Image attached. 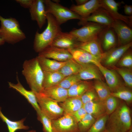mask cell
Listing matches in <instances>:
<instances>
[{
    "label": "cell",
    "mask_w": 132,
    "mask_h": 132,
    "mask_svg": "<svg viewBox=\"0 0 132 132\" xmlns=\"http://www.w3.org/2000/svg\"><path fill=\"white\" fill-rule=\"evenodd\" d=\"M132 128L130 109L125 102H120L109 116L105 129L108 132H127Z\"/></svg>",
    "instance_id": "6da1fadb"
},
{
    "label": "cell",
    "mask_w": 132,
    "mask_h": 132,
    "mask_svg": "<svg viewBox=\"0 0 132 132\" xmlns=\"http://www.w3.org/2000/svg\"><path fill=\"white\" fill-rule=\"evenodd\" d=\"M22 74L31 90L41 93L43 90L44 72L36 58L26 60L22 65Z\"/></svg>",
    "instance_id": "7a4b0ae2"
},
{
    "label": "cell",
    "mask_w": 132,
    "mask_h": 132,
    "mask_svg": "<svg viewBox=\"0 0 132 132\" xmlns=\"http://www.w3.org/2000/svg\"><path fill=\"white\" fill-rule=\"evenodd\" d=\"M46 20L47 24L45 29L40 33L37 31L35 35L33 47L37 53L50 46L57 34L61 31L60 25L52 14L47 13Z\"/></svg>",
    "instance_id": "3957f363"
},
{
    "label": "cell",
    "mask_w": 132,
    "mask_h": 132,
    "mask_svg": "<svg viewBox=\"0 0 132 132\" xmlns=\"http://www.w3.org/2000/svg\"><path fill=\"white\" fill-rule=\"evenodd\" d=\"M0 36L5 42L14 44L26 38L25 35L16 19L5 18L0 15Z\"/></svg>",
    "instance_id": "277c9868"
},
{
    "label": "cell",
    "mask_w": 132,
    "mask_h": 132,
    "mask_svg": "<svg viewBox=\"0 0 132 132\" xmlns=\"http://www.w3.org/2000/svg\"><path fill=\"white\" fill-rule=\"evenodd\" d=\"M47 13L52 14L60 25L68 21L73 19L80 20L81 17L59 3H55L50 0H44Z\"/></svg>",
    "instance_id": "5b68a950"
},
{
    "label": "cell",
    "mask_w": 132,
    "mask_h": 132,
    "mask_svg": "<svg viewBox=\"0 0 132 132\" xmlns=\"http://www.w3.org/2000/svg\"><path fill=\"white\" fill-rule=\"evenodd\" d=\"M34 92L41 112L51 120H56L63 115V110L58 102L42 93Z\"/></svg>",
    "instance_id": "8992f818"
},
{
    "label": "cell",
    "mask_w": 132,
    "mask_h": 132,
    "mask_svg": "<svg viewBox=\"0 0 132 132\" xmlns=\"http://www.w3.org/2000/svg\"><path fill=\"white\" fill-rule=\"evenodd\" d=\"M82 25L81 28L73 29L69 32L80 43L98 38L100 33L107 27L92 22H86Z\"/></svg>",
    "instance_id": "52a82bcc"
},
{
    "label": "cell",
    "mask_w": 132,
    "mask_h": 132,
    "mask_svg": "<svg viewBox=\"0 0 132 132\" xmlns=\"http://www.w3.org/2000/svg\"><path fill=\"white\" fill-rule=\"evenodd\" d=\"M55 132H79L78 122L71 115L64 114L59 118L52 121Z\"/></svg>",
    "instance_id": "ba28073f"
},
{
    "label": "cell",
    "mask_w": 132,
    "mask_h": 132,
    "mask_svg": "<svg viewBox=\"0 0 132 132\" xmlns=\"http://www.w3.org/2000/svg\"><path fill=\"white\" fill-rule=\"evenodd\" d=\"M110 27L116 34L118 46L132 42V29L125 23L120 20H115Z\"/></svg>",
    "instance_id": "9c48e42d"
},
{
    "label": "cell",
    "mask_w": 132,
    "mask_h": 132,
    "mask_svg": "<svg viewBox=\"0 0 132 132\" xmlns=\"http://www.w3.org/2000/svg\"><path fill=\"white\" fill-rule=\"evenodd\" d=\"M132 42L127 44L114 48L104 52L101 62L107 66L113 67L124 54L132 46Z\"/></svg>",
    "instance_id": "30bf717a"
},
{
    "label": "cell",
    "mask_w": 132,
    "mask_h": 132,
    "mask_svg": "<svg viewBox=\"0 0 132 132\" xmlns=\"http://www.w3.org/2000/svg\"><path fill=\"white\" fill-rule=\"evenodd\" d=\"M101 7L107 11L115 20L121 21L132 28V16L123 15L118 11V7L121 2L114 0H100Z\"/></svg>",
    "instance_id": "8fae6325"
},
{
    "label": "cell",
    "mask_w": 132,
    "mask_h": 132,
    "mask_svg": "<svg viewBox=\"0 0 132 132\" xmlns=\"http://www.w3.org/2000/svg\"><path fill=\"white\" fill-rule=\"evenodd\" d=\"M115 20L107 11L101 7L88 17L82 18L78 24L82 25L86 22H92L110 27Z\"/></svg>",
    "instance_id": "7c38bea8"
},
{
    "label": "cell",
    "mask_w": 132,
    "mask_h": 132,
    "mask_svg": "<svg viewBox=\"0 0 132 132\" xmlns=\"http://www.w3.org/2000/svg\"><path fill=\"white\" fill-rule=\"evenodd\" d=\"M80 42L69 32H60L50 46L68 49L78 48Z\"/></svg>",
    "instance_id": "4fadbf2b"
},
{
    "label": "cell",
    "mask_w": 132,
    "mask_h": 132,
    "mask_svg": "<svg viewBox=\"0 0 132 132\" xmlns=\"http://www.w3.org/2000/svg\"><path fill=\"white\" fill-rule=\"evenodd\" d=\"M29 9L31 19L36 21L39 28L41 29L45 23L47 13L44 0H33Z\"/></svg>",
    "instance_id": "5bb4252c"
},
{
    "label": "cell",
    "mask_w": 132,
    "mask_h": 132,
    "mask_svg": "<svg viewBox=\"0 0 132 132\" xmlns=\"http://www.w3.org/2000/svg\"><path fill=\"white\" fill-rule=\"evenodd\" d=\"M38 56L59 62L67 61L73 58L67 49L49 46L39 53Z\"/></svg>",
    "instance_id": "9a60e30c"
},
{
    "label": "cell",
    "mask_w": 132,
    "mask_h": 132,
    "mask_svg": "<svg viewBox=\"0 0 132 132\" xmlns=\"http://www.w3.org/2000/svg\"><path fill=\"white\" fill-rule=\"evenodd\" d=\"M67 50L73 59L81 65L92 64L97 66L101 64L100 58L93 55L82 49L76 48Z\"/></svg>",
    "instance_id": "2e32d148"
},
{
    "label": "cell",
    "mask_w": 132,
    "mask_h": 132,
    "mask_svg": "<svg viewBox=\"0 0 132 132\" xmlns=\"http://www.w3.org/2000/svg\"><path fill=\"white\" fill-rule=\"evenodd\" d=\"M16 77L17 83L9 82V87L15 90L24 96L36 111L37 114H39L41 111L35 93L32 90L29 91L25 89L20 82L17 75Z\"/></svg>",
    "instance_id": "e0dca14e"
},
{
    "label": "cell",
    "mask_w": 132,
    "mask_h": 132,
    "mask_svg": "<svg viewBox=\"0 0 132 132\" xmlns=\"http://www.w3.org/2000/svg\"><path fill=\"white\" fill-rule=\"evenodd\" d=\"M100 7V0H90L80 5L72 4L70 9L83 18L88 17Z\"/></svg>",
    "instance_id": "ac0fdd59"
},
{
    "label": "cell",
    "mask_w": 132,
    "mask_h": 132,
    "mask_svg": "<svg viewBox=\"0 0 132 132\" xmlns=\"http://www.w3.org/2000/svg\"><path fill=\"white\" fill-rule=\"evenodd\" d=\"M99 39L103 49L106 51L114 48L117 44L116 34L111 27H106L99 36Z\"/></svg>",
    "instance_id": "d6986e66"
},
{
    "label": "cell",
    "mask_w": 132,
    "mask_h": 132,
    "mask_svg": "<svg viewBox=\"0 0 132 132\" xmlns=\"http://www.w3.org/2000/svg\"><path fill=\"white\" fill-rule=\"evenodd\" d=\"M81 65V69L78 73L81 80L92 79L102 80L101 73L95 65L88 64Z\"/></svg>",
    "instance_id": "ffe728a7"
},
{
    "label": "cell",
    "mask_w": 132,
    "mask_h": 132,
    "mask_svg": "<svg viewBox=\"0 0 132 132\" xmlns=\"http://www.w3.org/2000/svg\"><path fill=\"white\" fill-rule=\"evenodd\" d=\"M87 113L96 119L106 114L104 101L98 99L83 104Z\"/></svg>",
    "instance_id": "44dd1931"
},
{
    "label": "cell",
    "mask_w": 132,
    "mask_h": 132,
    "mask_svg": "<svg viewBox=\"0 0 132 132\" xmlns=\"http://www.w3.org/2000/svg\"><path fill=\"white\" fill-rule=\"evenodd\" d=\"M97 66L105 77L111 92L122 85L117 74L113 71L107 69L101 64Z\"/></svg>",
    "instance_id": "7402d4cb"
},
{
    "label": "cell",
    "mask_w": 132,
    "mask_h": 132,
    "mask_svg": "<svg viewBox=\"0 0 132 132\" xmlns=\"http://www.w3.org/2000/svg\"><path fill=\"white\" fill-rule=\"evenodd\" d=\"M58 102H62L68 98V89L58 85L44 88L41 92Z\"/></svg>",
    "instance_id": "603a6c76"
},
{
    "label": "cell",
    "mask_w": 132,
    "mask_h": 132,
    "mask_svg": "<svg viewBox=\"0 0 132 132\" xmlns=\"http://www.w3.org/2000/svg\"><path fill=\"white\" fill-rule=\"evenodd\" d=\"M78 48L101 58L104 53L102 49L101 43L98 38L85 42L80 43Z\"/></svg>",
    "instance_id": "cb8c5ba5"
},
{
    "label": "cell",
    "mask_w": 132,
    "mask_h": 132,
    "mask_svg": "<svg viewBox=\"0 0 132 132\" xmlns=\"http://www.w3.org/2000/svg\"><path fill=\"white\" fill-rule=\"evenodd\" d=\"M36 58L43 71L47 72L58 71L66 61L59 62L38 55Z\"/></svg>",
    "instance_id": "d4e9b609"
},
{
    "label": "cell",
    "mask_w": 132,
    "mask_h": 132,
    "mask_svg": "<svg viewBox=\"0 0 132 132\" xmlns=\"http://www.w3.org/2000/svg\"><path fill=\"white\" fill-rule=\"evenodd\" d=\"M64 114H72L83 107V104L80 97L68 98L59 105Z\"/></svg>",
    "instance_id": "484cf974"
},
{
    "label": "cell",
    "mask_w": 132,
    "mask_h": 132,
    "mask_svg": "<svg viewBox=\"0 0 132 132\" xmlns=\"http://www.w3.org/2000/svg\"><path fill=\"white\" fill-rule=\"evenodd\" d=\"M93 87V84L91 82L81 80L68 89V97H80L85 93Z\"/></svg>",
    "instance_id": "4316f807"
},
{
    "label": "cell",
    "mask_w": 132,
    "mask_h": 132,
    "mask_svg": "<svg viewBox=\"0 0 132 132\" xmlns=\"http://www.w3.org/2000/svg\"><path fill=\"white\" fill-rule=\"evenodd\" d=\"M43 72V87L44 89L57 85L65 77L58 71Z\"/></svg>",
    "instance_id": "83f0119b"
},
{
    "label": "cell",
    "mask_w": 132,
    "mask_h": 132,
    "mask_svg": "<svg viewBox=\"0 0 132 132\" xmlns=\"http://www.w3.org/2000/svg\"><path fill=\"white\" fill-rule=\"evenodd\" d=\"M0 118L6 124L9 132H15L18 130H27L29 128V127L24 125V122L25 120V118L18 121L10 120L2 113L0 107Z\"/></svg>",
    "instance_id": "f1b7e54d"
},
{
    "label": "cell",
    "mask_w": 132,
    "mask_h": 132,
    "mask_svg": "<svg viewBox=\"0 0 132 132\" xmlns=\"http://www.w3.org/2000/svg\"><path fill=\"white\" fill-rule=\"evenodd\" d=\"M81 65L76 62L73 58L66 61L58 72L65 77L78 74L80 71Z\"/></svg>",
    "instance_id": "f546056e"
},
{
    "label": "cell",
    "mask_w": 132,
    "mask_h": 132,
    "mask_svg": "<svg viewBox=\"0 0 132 132\" xmlns=\"http://www.w3.org/2000/svg\"><path fill=\"white\" fill-rule=\"evenodd\" d=\"M93 87L100 99L104 101L110 95L111 91L106 83L102 80H95Z\"/></svg>",
    "instance_id": "4dcf8cb0"
},
{
    "label": "cell",
    "mask_w": 132,
    "mask_h": 132,
    "mask_svg": "<svg viewBox=\"0 0 132 132\" xmlns=\"http://www.w3.org/2000/svg\"><path fill=\"white\" fill-rule=\"evenodd\" d=\"M110 95L124 100L127 104L131 103L132 102V91L129 88L122 85L111 92Z\"/></svg>",
    "instance_id": "1f68e13d"
},
{
    "label": "cell",
    "mask_w": 132,
    "mask_h": 132,
    "mask_svg": "<svg viewBox=\"0 0 132 132\" xmlns=\"http://www.w3.org/2000/svg\"><path fill=\"white\" fill-rule=\"evenodd\" d=\"M109 115L105 114L96 120L87 132H102L106 128V123Z\"/></svg>",
    "instance_id": "d6a6232c"
},
{
    "label": "cell",
    "mask_w": 132,
    "mask_h": 132,
    "mask_svg": "<svg viewBox=\"0 0 132 132\" xmlns=\"http://www.w3.org/2000/svg\"><path fill=\"white\" fill-rule=\"evenodd\" d=\"M103 101L106 113L108 115L116 110L120 103L118 98L111 95L108 96Z\"/></svg>",
    "instance_id": "836d02e7"
},
{
    "label": "cell",
    "mask_w": 132,
    "mask_h": 132,
    "mask_svg": "<svg viewBox=\"0 0 132 132\" xmlns=\"http://www.w3.org/2000/svg\"><path fill=\"white\" fill-rule=\"evenodd\" d=\"M96 120L91 115L87 113L84 117L78 123L79 132H87Z\"/></svg>",
    "instance_id": "e575fe53"
},
{
    "label": "cell",
    "mask_w": 132,
    "mask_h": 132,
    "mask_svg": "<svg viewBox=\"0 0 132 132\" xmlns=\"http://www.w3.org/2000/svg\"><path fill=\"white\" fill-rule=\"evenodd\" d=\"M114 68L122 77L126 86L129 88H132V72L131 68L115 67Z\"/></svg>",
    "instance_id": "d590c367"
},
{
    "label": "cell",
    "mask_w": 132,
    "mask_h": 132,
    "mask_svg": "<svg viewBox=\"0 0 132 132\" xmlns=\"http://www.w3.org/2000/svg\"><path fill=\"white\" fill-rule=\"evenodd\" d=\"M81 80L78 73L74 74L65 77L57 85L68 89Z\"/></svg>",
    "instance_id": "8d00e7d4"
},
{
    "label": "cell",
    "mask_w": 132,
    "mask_h": 132,
    "mask_svg": "<svg viewBox=\"0 0 132 132\" xmlns=\"http://www.w3.org/2000/svg\"><path fill=\"white\" fill-rule=\"evenodd\" d=\"M37 115L38 120L43 125L44 132H55L53 127L51 120L41 112Z\"/></svg>",
    "instance_id": "74e56055"
},
{
    "label": "cell",
    "mask_w": 132,
    "mask_h": 132,
    "mask_svg": "<svg viewBox=\"0 0 132 132\" xmlns=\"http://www.w3.org/2000/svg\"><path fill=\"white\" fill-rule=\"evenodd\" d=\"M124 54L118 61V64L121 67L131 68L132 66V55L131 52Z\"/></svg>",
    "instance_id": "f35d334b"
},
{
    "label": "cell",
    "mask_w": 132,
    "mask_h": 132,
    "mask_svg": "<svg viewBox=\"0 0 132 132\" xmlns=\"http://www.w3.org/2000/svg\"><path fill=\"white\" fill-rule=\"evenodd\" d=\"M80 98L83 104L99 99L93 87L85 93Z\"/></svg>",
    "instance_id": "ab89813d"
},
{
    "label": "cell",
    "mask_w": 132,
    "mask_h": 132,
    "mask_svg": "<svg viewBox=\"0 0 132 132\" xmlns=\"http://www.w3.org/2000/svg\"><path fill=\"white\" fill-rule=\"evenodd\" d=\"M87 114L85 110L83 107L71 115L74 117L78 123Z\"/></svg>",
    "instance_id": "60d3db41"
},
{
    "label": "cell",
    "mask_w": 132,
    "mask_h": 132,
    "mask_svg": "<svg viewBox=\"0 0 132 132\" xmlns=\"http://www.w3.org/2000/svg\"><path fill=\"white\" fill-rule=\"evenodd\" d=\"M33 0H16V1L21 6L25 8H30L33 2Z\"/></svg>",
    "instance_id": "b9f144b4"
},
{
    "label": "cell",
    "mask_w": 132,
    "mask_h": 132,
    "mask_svg": "<svg viewBox=\"0 0 132 132\" xmlns=\"http://www.w3.org/2000/svg\"><path fill=\"white\" fill-rule=\"evenodd\" d=\"M125 14L127 16H132V6L125 4L123 6Z\"/></svg>",
    "instance_id": "7bdbcfd3"
},
{
    "label": "cell",
    "mask_w": 132,
    "mask_h": 132,
    "mask_svg": "<svg viewBox=\"0 0 132 132\" xmlns=\"http://www.w3.org/2000/svg\"><path fill=\"white\" fill-rule=\"evenodd\" d=\"M89 0H76L75 1L77 3L76 5H82L87 2Z\"/></svg>",
    "instance_id": "ee69618b"
},
{
    "label": "cell",
    "mask_w": 132,
    "mask_h": 132,
    "mask_svg": "<svg viewBox=\"0 0 132 132\" xmlns=\"http://www.w3.org/2000/svg\"><path fill=\"white\" fill-rule=\"evenodd\" d=\"M5 42L0 36V45L4 44Z\"/></svg>",
    "instance_id": "f6af8a7d"
},
{
    "label": "cell",
    "mask_w": 132,
    "mask_h": 132,
    "mask_svg": "<svg viewBox=\"0 0 132 132\" xmlns=\"http://www.w3.org/2000/svg\"><path fill=\"white\" fill-rule=\"evenodd\" d=\"M52 1L55 3H59V2L60 1V0H52Z\"/></svg>",
    "instance_id": "bcb514c9"
},
{
    "label": "cell",
    "mask_w": 132,
    "mask_h": 132,
    "mask_svg": "<svg viewBox=\"0 0 132 132\" xmlns=\"http://www.w3.org/2000/svg\"><path fill=\"white\" fill-rule=\"evenodd\" d=\"M26 132H36V131L35 130H32Z\"/></svg>",
    "instance_id": "7dc6e473"
},
{
    "label": "cell",
    "mask_w": 132,
    "mask_h": 132,
    "mask_svg": "<svg viewBox=\"0 0 132 132\" xmlns=\"http://www.w3.org/2000/svg\"><path fill=\"white\" fill-rule=\"evenodd\" d=\"M127 132H132V128H131L130 130Z\"/></svg>",
    "instance_id": "c3c4849f"
},
{
    "label": "cell",
    "mask_w": 132,
    "mask_h": 132,
    "mask_svg": "<svg viewBox=\"0 0 132 132\" xmlns=\"http://www.w3.org/2000/svg\"><path fill=\"white\" fill-rule=\"evenodd\" d=\"M102 132H108L105 129L104 131H103Z\"/></svg>",
    "instance_id": "681fc988"
}]
</instances>
